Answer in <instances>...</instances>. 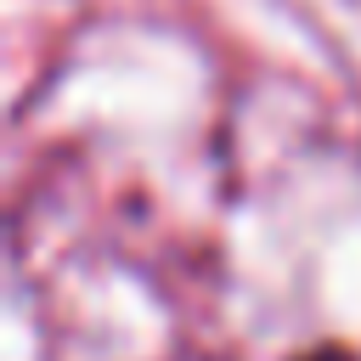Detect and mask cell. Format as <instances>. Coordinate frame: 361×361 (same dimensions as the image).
Instances as JSON below:
<instances>
[{
  "label": "cell",
  "instance_id": "1",
  "mask_svg": "<svg viewBox=\"0 0 361 361\" xmlns=\"http://www.w3.org/2000/svg\"><path fill=\"white\" fill-rule=\"evenodd\" d=\"M299 361H350L344 350H310V355H299Z\"/></svg>",
  "mask_w": 361,
  "mask_h": 361
}]
</instances>
